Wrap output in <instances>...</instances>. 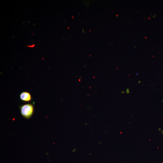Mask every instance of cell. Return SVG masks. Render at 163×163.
Wrapping results in <instances>:
<instances>
[{"label": "cell", "mask_w": 163, "mask_h": 163, "mask_svg": "<svg viewBox=\"0 0 163 163\" xmlns=\"http://www.w3.org/2000/svg\"><path fill=\"white\" fill-rule=\"evenodd\" d=\"M20 112L23 117L26 119L30 118L34 112L33 105L30 103L22 105L20 107Z\"/></svg>", "instance_id": "obj_1"}, {"label": "cell", "mask_w": 163, "mask_h": 163, "mask_svg": "<svg viewBox=\"0 0 163 163\" xmlns=\"http://www.w3.org/2000/svg\"><path fill=\"white\" fill-rule=\"evenodd\" d=\"M19 98L21 101L25 102L30 101L32 99L30 94L26 91H24L21 92L20 94Z\"/></svg>", "instance_id": "obj_2"}, {"label": "cell", "mask_w": 163, "mask_h": 163, "mask_svg": "<svg viewBox=\"0 0 163 163\" xmlns=\"http://www.w3.org/2000/svg\"><path fill=\"white\" fill-rule=\"evenodd\" d=\"M129 89L128 88L127 89V90H126V92H127V94L129 93Z\"/></svg>", "instance_id": "obj_3"}]
</instances>
